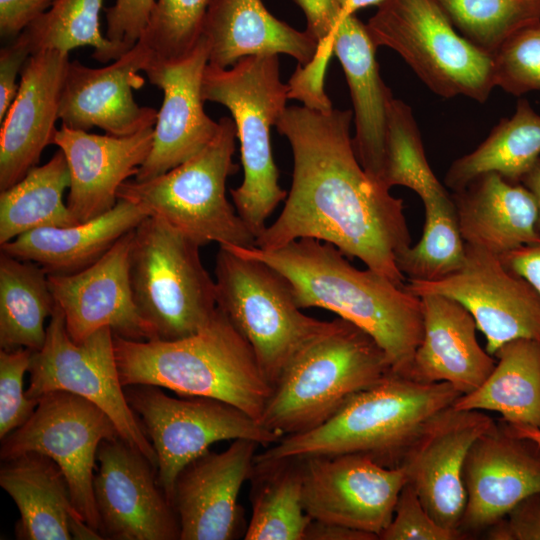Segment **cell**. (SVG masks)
<instances>
[{
  "mask_svg": "<svg viewBox=\"0 0 540 540\" xmlns=\"http://www.w3.org/2000/svg\"><path fill=\"white\" fill-rule=\"evenodd\" d=\"M351 110L286 107L277 123L293 154L292 183L277 219L256 239L271 250L300 238L330 243L404 286L397 256L410 246L403 200L361 166Z\"/></svg>",
  "mask_w": 540,
  "mask_h": 540,
  "instance_id": "obj_1",
  "label": "cell"
},
{
  "mask_svg": "<svg viewBox=\"0 0 540 540\" xmlns=\"http://www.w3.org/2000/svg\"><path fill=\"white\" fill-rule=\"evenodd\" d=\"M261 260L290 283L297 305L323 308L371 335L392 371L406 376L423 335L421 298L382 274L354 267L334 245L300 238L282 247L224 246Z\"/></svg>",
  "mask_w": 540,
  "mask_h": 540,
  "instance_id": "obj_2",
  "label": "cell"
},
{
  "mask_svg": "<svg viewBox=\"0 0 540 540\" xmlns=\"http://www.w3.org/2000/svg\"><path fill=\"white\" fill-rule=\"evenodd\" d=\"M113 341L123 387L149 384L218 399L257 421L273 391L250 344L219 308L204 328L185 338L136 341L113 334Z\"/></svg>",
  "mask_w": 540,
  "mask_h": 540,
  "instance_id": "obj_3",
  "label": "cell"
},
{
  "mask_svg": "<svg viewBox=\"0 0 540 540\" xmlns=\"http://www.w3.org/2000/svg\"><path fill=\"white\" fill-rule=\"evenodd\" d=\"M461 395L447 382L422 383L390 372L352 396L319 427L284 436L257 453L255 463L361 454L397 468L425 427Z\"/></svg>",
  "mask_w": 540,
  "mask_h": 540,
  "instance_id": "obj_4",
  "label": "cell"
},
{
  "mask_svg": "<svg viewBox=\"0 0 540 540\" xmlns=\"http://www.w3.org/2000/svg\"><path fill=\"white\" fill-rule=\"evenodd\" d=\"M390 372L387 354L375 339L338 317L289 361L259 422L283 437L310 431Z\"/></svg>",
  "mask_w": 540,
  "mask_h": 540,
  "instance_id": "obj_5",
  "label": "cell"
},
{
  "mask_svg": "<svg viewBox=\"0 0 540 540\" xmlns=\"http://www.w3.org/2000/svg\"><path fill=\"white\" fill-rule=\"evenodd\" d=\"M202 98L225 106L236 125L243 181L230 190L234 207L256 239L287 192L279 185L270 129L286 109L290 86L282 83L278 55L240 59L230 68L207 64Z\"/></svg>",
  "mask_w": 540,
  "mask_h": 540,
  "instance_id": "obj_6",
  "label": "cell"
},
{
  "mask_svg": "<svg viewBox=\"0 0 540 540\" xmlns=\"http://www.w3.org/2000/svg\"><path fill=\"white\" fill-rule=\"evenodd\" d=\"M200 247L156 215L134 229L130 284L153 340L191 336L215 315L216 284L202 264Z\"/></svg>",
  "mask_w": 540,
  "mask_h": 540,
  "instance_id": "obj_7",
  "label": "cell"
},
{
  "mask_svg": "<svg viewBox=\"0 0 540 540\" xmlns=\"http://www.w3.org/2000/svg\"><path fill=\"white\" fill-rule=\"evenodd\" d=\"M214 139L180 165L151 179L127 180L117 193L145 207L200 246L253 247L256 237L226 196L227 178L239 167L233 162L236 125L222 117Z\"/></svg>",
  "mask_w": 540,
  "mask_h": 540,
  "instance_id": "obj_8",
  "label": "cell"
},
{
  "mask_svg": "<svg viewBox=\"0 0 540 540\" xmlns=\"http://www.w3.org/2000/svg\"><path fill=\"white\" fill-rule=\"evenodd\" d=\"M215 284L217 307L248 341L272 387L294 355L333 325L304 314L280 272L224 246Z\"/></svg>",
  "mask_w": 540,
  "mask_h": 540,
  "instance_id": "obj_9",
  "label": "cell"
},
{
  "mask_svg": "<svg viewBox=\"0 0 540 540\" xmlns=\"http://www.w3.org/2000/svg\"><path fill=\"white\" fill-rule=\"evenodd\" d=\"M365 25L377 48L396 51L443 98L483 103L495 87L492 55L463 37L435 0H382Z\"/></svg>",
  "mask_w": 540,
  "mask_h": 540,
  "instance_id": "obj_10",
  "label": "cell"
},
{
  "mask_svg": "<svg viewBox=\"0 0 540 540\" xmlns=\"http://www.w3.org/2000/svg\"><path fill=\"white\" fill-rule=\"evenodd\" d=\"M124 392L156 452L157 481L171 503L180 471L212 444L250 439L268 447L283 438L241 409L218 399L174 398L161 387L149 384L128 385Z\"/></svg>",
  "mask_w": 540,
  "mask_h": 540,
  "instance_id": "obj_11",
  "label": "cell"
},
{
  "mask_svg": "<svg viewBox=\"0 0 540 540\" xmlns=\"http://www.w3.org/2000/svg\"><path fill=\"white\" fill-rule=\"evenodd\" d=\"M28 372L29 398L65 391L94 403L112 419L121 438L157 469L156 452L125 396L111 328H101L75 342L67 332L62 310L55 304L45 343L40 350L33 351Z\"/></svg>",
  "mask_w": 540,
  "mask_h": 540,
  "instance_id": "obj_12",
  "label": "cell"
},
{
  "mask_svg": "<svg viewBox=\"0 0 540 540\" xmlns=\"http://www.w3.org/2000/svg\"><path fill=\"white\" fill-rule=\"evenodd\" d=\"M119 437L112 419L97 405L54 391L41 396L27 422L2 439L0 458L5 461L29 452L51 458L66 477L75 508L99 533L93 488L97 451L103 440Z\"/></svg>",
  "mask_w": 540,
  "mask_h": 540,
  "instance_id": "obj_13",
  "label": "cell"
},
{
  "mask_svg": "<svg viewBox=\"0 0 540 540\" xmlns=\"http://www.w3.org/2000/svg\"><path fill=\"white\" fill-rule=\"evenodd\" d=\"M463 267L437 281L407 280L414 295L434 293L462 304L473 316L494 356L505 343L516 339L540 341V298L522 277L509 270L500 257L465 243Z\"/></svg>",
  "mask_w": 540,
  "mask_h": 540,
  "instance_id": "obj_14",
  "label": "cell"
},
{
  "mask_svg": "<svg viewBox=\"0 0 540 540\" xmlns=\"http://www.w3.org/2000/svg\"><path fill=\"white\" fill-rule=\"evenodd\" d=\"M300 459L303 505L312 520L380 536L407 483L403 468L385 467L361 454Z\"/></svg>",
  "mask_w": 540,
  "mask_h": 540,
  "instance_id": "obj_15",
  "label": "cell"
},
{
  "mask_svg": "<svg viewBox=\"0 0 540 540\" xmlns=\"http://www.w3.org/2000/svg\"><path fill=\"white\" fill-rule=\"evenodd\" d=\"M96 458L93 488L103 539L180 540L174 506L144 454L119 437L103 440Z\"/></svg>",
  "mask_w": 540,
  "mask_h": 540,
  "instance_id": "obj_16",
  "label": "cell"
},
{
  "mask_svg": "<svg viewBox=\"0 0 540 540\" xmlns=\"http://www.w3.org/2000/svg\"><path fill=\"white\" fill-rule=\"evenodd\" d=\"M209 51L202 36L183 59L162 61L152 57L144 69L150 83L162 90L163 101L153 128L151 151L135 180L151 179L171 170L200 152L217 135L219 121L205 113L202 98Z\"/></svg>",
  "mask_w": 540,
  "mask_h": 540,
  "instance_id": "obj_17",
  "label": "cell"
},
{
  "mask_svg": "<svg viewBox=\"0 0 540 540\" xmlns=\"http://www.w3.org/2000/svg\"><path fill=\"white\" fill-rule=\"evenodd\" d=\"M495 419L479 410L450 407L425 427L400 465L428 513L459 530L466 506L464 466L473 443Z\"/></svg>",
  "mask_w": 540,
  "mask_h": 540,
  "instance_id": "obj_18",
  "label": "cell"
},
{
  "mask_svg": "<svg viewBox=\"0 0 540 540\" xmlns=\"http://www.w3.org/2000/svg\"><path fill=\"white\" fill-rule=\"evenodd\" d=\"M259 446L254 440L236 439L226 450H208L180 471L172 495L180 540L244 536V512L238 497L252 475Z\"/></svg>",
  "mask_w": 540,
  "mask_h": 540,
  "instance_id": "obj_19",
  "label": "cell"
},
{
  "mask_svg": "<svg viewBox=\"0 0 540 540\" xmlns=\"http://www.w3.org/2000/svg\"><path fill=\"white\" fill-rule=\"evenodd\" d=\"M464 484L467 499L459 530L465 536L485 532L540 491V445L495 420L468 452Z\"/></svg>",
  "mask_w": 540,
  "mask_h": 540,
  "instance_id": "obj_20",
  "label": "cell"
},
{
  "mask_svg": "<svg viewBox=\"0 0 540 540\" xmlns=\"http://www.w3.org/2000/svg\"><path fill=\"white\" fill-rule=\"evenodd\" d=\"M133 232L122 236L97 262L79 272L47 274L73 341L81 342L104 327L125 339L153 340L132 295L129 267Z\"/></svg>",
  "mask_w": 540,
  "mask_h": 540,
  "instance_id": "obj_21",
  "label": "cell"
},
{
  "mask_svg": "<svg viewBox=\"0 0 540 540\" xmlns=\"http://www.w3.org/2000/svg\"><path fill=\"white\" fill-rule=\"evenodd\" d=\"M152 57L149 47L138 41L105 67L70 61L60 100L61 125L82 131L98 127L114 136L154 127L158 111L139 106L133 95L145 84L138 72L144 71Z\"/></svg>",
  "mask_w": 540,
  "mask_h": 540,
  "instance_id": "obj_22",
  "label": "cell"
},
{
  "mask_svg": "<svg viewBox=\"0 0 540 540\" xmlns=\"http://www.w3.org/2000/svg\"><path fill=\"white\" fill-rule=\"evenodd\" d=\"M69 64V53L56 50L32 54L24 64L0 125V191L37 166L43 150L53 144Z\"/></svg>",
  "mask_w": 540,
  "mask_h": 540,
  "instance_id": "obj_23",
  "label": "cell"
},
{
  "mask_svg": "<svg viewBox=\"0 0 540 540\" xmlns=\"http://www.w3.org/2000/svg\"><path fill=\"white\" fill-rule=\"evenodd\" d=\"M154 127L128 136L98 135L61 125L53 144L64 153L70 186L67 207L80 223L111 210L120 186L146 161Z\"/></svg>",
  "mask_w": 540,
  "mask_h": 540,
  "instance_id": "obj_24",
  "label": "cell"
},
{
  "mask_svg": "<svg viewBox=\"0 0 540 540\" xmlns=\"http://www.w3.org/2000/svg\"><path fill=\"white\" fill-rule=\"evenodd\" d=\"M320 41L338 58L345 73L354 108L357 158L366 173L383 186L387 120L394 97L380 76L377 47L355 14L328 20Z\"/></svg>",
  "mask_w": 540,
  "mask_h": 540,
  "instance_id": "obj_25",
  "label": "cell"
},
{
  "mask_svg": "<svg viewBox=\"0 0 540 540\" xmlns=\"http://www.w3.org/2000/svg\"><path fill=\"white\" fill-rule=\"evenodd\" d=\"M423 335L407 377L422 383L447 382L462 395L478 388L496 359L476 337V322L458 301L440 294L420 296Z\"/></svg>",
  "mask_w": 540,
  "mask_h": 540,
  "instance_id": "obj_26",
  "label": "cell"
},
{
  "mask_svg": "<svg viewBox=\"0 0 540 540\" xmlns=\"http://www.w3.org/2000/svg\"><path fill=\"white\" fill-rule=\"evenodd\" d=\"M0 485L16 504L20 540H101L75 508L66 477L48 456L29 452L5 460Z\"/></svg>",
  "mask_w": 540,
  "mask_h": 540,
  "instance_id": "obj_27",
  "label": "cell"
},
{
  "mask_svg": "<svg viewBox=\"0 0 540 540\" xmlns=\"http://www.w3.org/2000/svg\"><path fill=\"white\" fill-rule=\"evenodd\" d=\"M452 198L466 244L500 256L540 243L537 204L522 183L485 173L454 192Z\"/></svg>",
  "mask_w": 540,
  "mask_h": 540,
  "instance_id": "obj_28",
  "label": "cell"
},
{
  "mask_svg": "<svg viewBox=\"0 0 540 540\" xmlns=\"http://www.w3.org/2000/svg\"><path fill=\"white\" fill-rule=\"evenodd\" d=\"M209 44V64L229 68L256 55L287 54L300 65L310 64L317 41L275 18L262 0H213L203 28Z\"/></svg>",
  "mask_w": 540,
  "mask_h": 540,
  "instance_id": "obj_29",
  "label": "cell"
},
{
  "mask_svg": "<svg viewBox=\"0 0 540 540\" xmlns=\"http://www.w3.org/2000/svg\"><path fill=\"white\" fill-rule=\"evenodd\" d=\"M143 206L118 199L108 212L68 227L26 232L1 246L9 256L34 262L47 274L79 272L97 262L122 236L150 216Z\"/></svg>",
  "mask_w": 540,
  "mask_h": 540,
  "instance_id": "obj_30",
  "label": "cell"
},
{
  "mask_svg": "<svg viewBox=\"0 0 540 540\" xmlns=\"http://www.w3.org/2000/svg\"><path fill=\"white\" fill-rule=\"evenodd\" d=\"M494 357L496 365L486 380L459 396L453 408L493 411L509 424L540 429V341H509Z\"/></svg>",
  "mask_w": 540,
  "mask_h": 540,
  "instance_id": "obj_31",
  "label": "cell"
},
{
  "mask_svg": "<svg viewBox=\"0 0 540 540\" xmlns=\"http://www.w3.org/2000/svg\"><path fill=\"white\" fill-rule=\"evenodd\" d=\"M539 158L540 114L528 100L519 99L511 117L502 118L475 150L450 165L444 183L457 192L476 177L491 172L521 183Z\"/></svg>",
  "mask_w": 540,
  "mask_h": 540,
  "instance_id": "obj_32",
  "label": "cell"
},
{
  "mask_svg": "<svg viewBox=\"0 0 540 540\" xmlns=\"http://www.w3.org/2000/svg\"><path fill=\"white\" fill-rule=\"evenodd\" d=\"M55 300L48 275L38 264L1 252L0 347L2 350H40L46 340L45 322Z\"/></svg>",
  "mask_w": 540,
  "mask_h": 540,
  "instance_id": "obj_33",
  "label": "cell"
},
{
  "mask_svg": "<svg viewBox=\"0 0 540 540\" xmlns=\"http://www.w3.org/2000/svg\"><path fill=\"white\" fill-rule=\"evenodd\" d=\"M69 186L68 163L58 149L48 162L1 191L0 245L35 229L77 224L63 199Z\"/></svg>",
  "mask_w": 540,
  "mask_h": 540,
  "instance_id": "obj_34",
  "label": "cell"
},
{
  "mask_svg": "<svg viewBox=\"0 0 540 540\" xmlns=\"http://www.w3.org/2000/svg\"><path fill=\"white\" fill-rule=\"evenodd\" d=\"M246 540H304L312 519L302 499L300 458L254 463Z\"/></svg>",
  "mask_w": 540,
  "mask_h": 540,
  "instance_id": "obj_35",
  "label": "cell"
},
{
  "mask_svg": "<svg viewBox=\"0 0 540 540\" xmlns=\"http://www.w3.org/2000/svg\"><path fill=\"white\" fill-rule=\"evenodd\" d=\"M104 0H56L16 38L30 55L48 50L69 53L78 47L94 49L101 63L114 61L128 50L109 40L100 30Z\"/></svg>",
  "mask_w": 540,
  "mask_h": 540,
  "instance_id": "obj_36",
  "label": "cell"
},
{
  "mask_svg": "<svg viewBox=\"0 0 540 540\" xmlns=\"http://www.w3.org/2000/svg\"><path fill=\"white\" fill-rule=\"evenodd\" d=\"M423 204L425 222L421 239L403 250L396 263L407 280L437 281L463 267L466 247L452 194L447 192Z\"/></svg>",
  "mask_w": 540,
  "mask_h": 540,
  "instance_id": "obj_37",
  "label": "cell"
},
{
  "mask_svg": "<svg viewBox=\"0 0 540 540\" xmlns=\"http://www.w3.org/2000/svg\"><path fill=\"white\" fill-rule=\"evenodd\" d=\"M383 186H405L422 202L447 193L433 173L412 109L393 98L387 120Z\"/></svg>",
  "mask_w": 540,
  "mask_h": 540,
  "instance_id": "obj_38",
  "label": "cell"
},
{
  "mask_svg": "<svg viewBox=\"0 0 540 540\" xmlns=\"http://www.w3.org/2000/svg\"><path fill=\"white\" fill-rule=\"evenodd\" d=\"M455 29L493 56L515 32L540 22V0H435Z\"/></svg>",
  "mask_w": 540,
  "mask_h": 540,
  "instance_id": "obj_39",
  "label": "cell"
},
{
  "mask_svg": "<svg viewBox=\"0 0 540 540\" xmlns=\"http://www.w3.org/2000/svg\"><path fill=\"white\" fill-rule=\"evenodd\" d=\"M213 0H155L146 29L139 41L153 58L178 61L189 55L202 37Z\"/></svg>",
  "mask_w": 540,
  "mask_h": 540,
  "instance_id": "obj_40",
  "label": "cell"
},
{
  "mask_svg": "<svg viewBox=\"0 0 540 540\" xmlns=\"http://www.w3.org/2000/svg\"><path fill=\"white\" fill-rule=\"evenodd\" d=\"M492 57L495 87L514 96L540 91V22L512 34Z\"/></svg>",
  "mask_w": 540,
  "mask_h": 540,
  "instance_id": "obj_41",
  "label": "cell"
},
{
  "mask_svg": "<svg viewBox=\"0 0 540 540\" xmlns=\"http://www.w3.org/2000/svg\"><path fill=\"white\" fill-rule=\"evenodd\" d=\"M33 351L27 348L0 351V439L22 426L34 413L39 399L29 398L23 378Z\"/></svg>",
  "mask_w": 540,
  "mask_h": 540,
  "instance_id": "obj_42",
  "label": "cell"
},
{
  "mask_svg": "<svg viewBox=\"0 0 540 540\" xmlns=\"http://www.w3.org/2000/svg\"><path fill=\"white\" fill-rule=\"evenodd\" d=\"M460 530L440 525L428 513L413 487L406 483L397 499L394 515L380 534L381 540H460Z\"/></svg>",
  "mask_w": 540,
  "mask_h": 540,
  "instance_id": "obj_43",
  "label": "cell"
},
{
  "mask_svg": "<svg viewBox=\"0 0 540 540\" xmlns=\"http://www.w3.org/2000/svg\"><path fill=\"white\" fill-rule=\"evenodd\" d=\"M154 5L155 0H116L105 9V36L131 49L142 37Z\"/></svg>",
  "mask_w": 540,
  "mask_h": 540,
  "instance_id": "obj_44",
  "label": "cell"
},
{
  "mask_svg": "<svg viewBox=\"0 0 540 540\" xmlns=\"http://www.w3.org/2000/svg\"><path fill=\"white\" fill-rule=\"evenodd\" d=\"M484 533L490 540H540V491L524 498Z\"/></svg>",
  "mask_w": 540,
  "mask_h": 540,
  "instance_id": "obj_45",
  "label": "cell"
},
{
  "mask_svg": "<svg viewBox=\"0 0 540 540\" xmlns=\"http://www.w3.org/2000/svg\"><path fill=\"white\" fill-rule=\"evenodd\" d=\"M56 0H0V35L14 40Z\"/></svg>",
  "mask_w": 540,
  "mask_h": 540,
  "instance_id": "obj_46",
  "label": "cell"
},
{
  "mask_svg": "<svg viewBox=\"0 0 540 540\" xmlns=\"http://www.w3.org/2000/svg\"><path fill=\"white\" fill-rule=\"evenodd\" d=\"M30 56L15 39L0 51V121L17 94L19 85L16 84V78Z\"/></svg>",
  "mask_w": 540,
  "mask_h": 540,
  "instance_id": "obj_47",
  "label": "cell"
},
{
  "mask_svg": "<svg viewBox=\"0 0 540 540\" xmlns=\"http://www.w3.org/2000/svg\"><path fill=\"white\" fill-rule=\"evenodd\" d=\"M499 257L509 270L527 281L540 298V243L519 247Z\"/></svg>",
  "mask_w": 540,
  "mask_h": 540,
  "instance_id": "obj_48",
  "label": "cell"
},
{
  "mask_svg": "<svg viewBox=\"0 0 540 540\" xmlns=\"http://www.w3.org/2000/svg\"><path fill=\"white\" fill-rule=\"evenodd\" d=\"M375 534L347 526L312 520L304 540H377Z\"/></svg>",
  "mask_w": 540,
  "mask_h": 540,
  "instance_id": "obj_49",
  "label": "cell"
},
{
  "mask_svg": "<svg viewBox=\"0 0 540 540\" xmlns=\"http://www.w3.org/2000/svg\"><path fill=\"white\" fill-rule=\"evenodd\" d=\"M521 183L532 193L536 201L538 208L537 230L540 234V158L523 177Z\"/></svg>",
  "mask_w": 540,
  "mask_h": 540,
  "instance_id": "obj_50",
  "label": "cell"
},
{
  "mask_svg": "<svg viewBox=\"0 0 540 540\" xmlns=\"http://www.w3.org/2000/svg\"><path fill=\"white\" fill-rule=\"evenodd\" d=\"M505 423L513 434L530 439L540 445V429L528 425Z\"/></svg>",
  "mask_w": 540,
  "mask_h": 540,
  "instance_id": "obj_51",
  "label": "cell"
},
{
  "mask_svg": "<svg viewBox=\"0 0 540 540\" xmlns=\"http://www.w3.org/2000/svg\"><path fill=\"white\" fill-rule=\"evenodd\" d=\"M344 14H355L361 8L378 5L382 0H337Z\"/></svg>",
  "mask_w": 540,
  "mask_h": 540,
  "instance_id": "obj_52",
  "label": "cell"
}]
</instances>
